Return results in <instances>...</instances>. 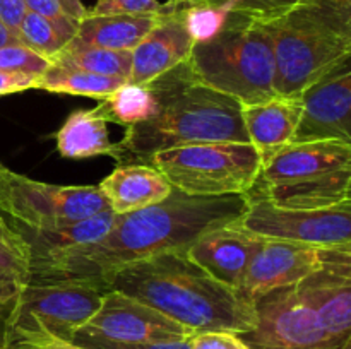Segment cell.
I'll use <instances>...</instances> for the list:
<instances>
[{"instance_id":"6","label":"cell","mask_w":351,"mask_h":349,"mask_svg":"<svg viewBox=\"0 0 351 349\" xmlns=\"http://www.w3.org/2000/svg\"><path fill=\"white\" fill-rule=\"evenodd\" d=\"M187 67L195 79L240 105L276 96L274 57L267 23L230 14L218 34L194 43Z\"/></svg>"},{"instance_id":"31","label":"cell","mask_w":351,"mask_h":349,"mask_svg":"<svg viewBox=\"0 0 351 349\" xmlns=\"http://www.w3.org/2000/svg\"><path fill=\"white\" fill-rule=\"evenodd\" d=\"M50 62L38 55L24 44L0 48V70L27 72V74H43Z\"/></svg>"},{"instance_id":"35","label":"cell","mask_w":351,"mask_h":349,"mask_svg":"<svg viewBox=\"0 0 351 349\" xmlns=\"http://www.w3.org/2000/svg\"><path fill=\"white\" fill-rule=\"evenodd\" d=\"M7 349H91L79 346L72 341L50 337V335H34V337H24L12 342Z\"/></svg>"},{"instance_id":"11","label":"cell","mask_w":351,"mask_h":349,"mask_svg":"<svg viewBox=\"0 0 351 349\" xmlns=\"http://www.w3.org/2000/svg\"><path fill=\"white\" fill-rule=\"evenodd\" d=\"M240 224L266 240L307 243L338 248L351 246L350 204L319 211L281 209L264 198H249V207Z\"/></svg>"},{"instance_id":"29","label":"cell","mask_w":351,"mask_h":349,"mask_svg":"<svg viewBox=\"0 0 351 349\" xmlns=\"http://www.w3.org/2000/svg\"><path fill=\"white\" fill-rule=\"evenodd\" d=\"M182 7L185 26L191 33L194 43L211 40L215 34L223 29V26L228 21L230 12L218 7L208 5H178Z\"/></svg>"},{"instance_id":"1","label":"cell","mask_w":351,"mask_h":349,"mask_svg":"<svg viewBox=\"0 0 351 349\" xmlns=\"http://www.w3.org/2000/svg\"><path fill=\"white\" fill-rule=\"evenodd\" d=\"M247 195L191 197L175 190L160 204L117 216L105 236L88 245L38 257L29 262V283L89 284L136 260L187 250L209 229L242 219Z\"/></svg>"},{"instance_id":"28","label":"cell","mask_w":351,"mask_h":349,"mask_svg":"<svg viewBox=\"0 0 351 349\" xmlns=\"http://www.w3.org/2000/svg\"><path fill=\"white\" fill-rule=\"evenodd\" d=\"M300 0H189L184 5H208L228 10L230 14L271 23L283 16Z\"/></svg>"},{"instance_id":"34","label":"cell","mask_w":351,"mask_h":349,"mask_svg":"<svg viewBox=\"0 0 351 349\" xmlns=\"http://www.w3.org/2000/svg\"><path fill=\"white\" fill-rule=\"evenodd\" d=\"M191 339H184V341H170V342L77 341L75 344L84 346V348H91V349H191Z\"/></svg>"},{"instance_id":"23","label":"cell","mask_w":351,"mask_h":349,"mask_svg":"<svg viewBox=\"0 0 351 349\" xmlns=\"http://www.w3.org/2000/svg\"><path fill=\"white\" fill-rule=\"evenodd\" d=\"M50 64L72 68V70H84L89 74L129 81L130 68H132V53L88 47V44L72 40L51 58Z\"/></svg>"},{"instance_id":"5","label":"cell","mask_w":351,"mask_h":349,"mask_svg":"<svg viewBox=\"0 0 351 349\" xmlns=\"http://www.w3.org/2000/svg\"><path fill=\"white\" fill-rule=\"evenodd\" d=\"M351 144L291 142L263 164L249 198L281 209L319 211L351 202Z\"/></svg>"},{"instance_id":"13","label":"cell","mask_w":351,"mask_h":349,"mask_svg":"<svg viewBox=\"0 0 351 349\" xmlns=\"http://www.w3.org/2000/svg\"><path fill=\"white\" fill-rule=\"evenodd\" d=\"M345 260H351V246L326 248L307 243L264 238L240 283L239 291L254 305L257 298L276 287L293 286L311 274Z\"/></svg>"},{"instance_id":"30","label":"cell","mask_w":351,"mask_h":349,"mask_svg":"<svg viewBox=\"0 0 351 349\" xmlns=\"http://www.w3.org/2000/svg\"><path fill=\"white\" fill-rule=\"evenodd\" d=\"M173 9V3H163L160 0H98L91 9H88L86 16H108V14L161 16Z\"/></svg>"},{"instance_id":"20","label":"cell","mask_w":351,"mask_h":349,"mask_svg":"<svg viewBox=\"0 0 351 349\" xmlns=\"http://www.w3.org/2000/svg\"><path fill=\"white\" fill-rule=\"evenodd\" d=\"M108 123L101 105L72 112L55 135L58 154L67 159L110 156L119 161V144L110 140Z\"/></svg>"},{"instance_id":"24","label":"cell","mask_w":351,"mask_h":349,"mask_svg":"<svg viewBox=\"0 0 351 349\" xmlns=\"http://www.w3.org/2000/svg\"><path fill=\"white\" fill-rule=\"evenodd\" d=\"M123 84H127L123 79L89 74L84 70H72V68L50 64L43 74L38 75L33 89L55 92V94L86 96V98H95L101 101Z\"/></svg>"},{"instance_id":"8","label":"cell","mask_w":351,"mask_h":349,"mask_svg":"<svg viewBox=\"0 0 351 349\" xmlns=\"http://www.w3.org/2000/svg\"><path fill=\"white\" fill-rule=\"evenodd\" d=\"M101 298L103 289L89 284L27 283L10 308L9 346L34 335L72 341L98 311Z\"/></svg>"},{"instance_id":"21","label":"cell","mask_w":351,"mask_h":349,"mask_svg":"<svg viewBox=\"0 0 351 349\" xmlns=\"http://www.w3.org/2000/svg\"><path fill=\"white\" fill-rule=\"evenodd\" d=\"M115 219L117 214L112 209H108V211L99 212L93 218H86L75 222H65V224L45 226V228H26V226L14 224L12 221L10 222L17 229L23 242L26 243L31 262L38 257L50 255V253L96 242L110 231Z\"/></svg>"},{"instance_id":"27","label":"cell","mask_w":351,"mask_h":349,"mask_svg":"<svg viewBox=\"0 0 351 349\" xmlns=\"http://www.w3.org/2000/svg\"><path fill=\"white\" fill-rule=\"evenodd\" d=\"M17 34L24 47L36 51L48 62L71 41L50 19L34 12H26Z\"/></svg>"},{"instance_id":"17","label":"cell","mask_w":351,"mask_h":349,"mask_svg":"<svg viewBox=\"0 0 351 349\" xmlns=\"http://www.w3.org/2000/svg\"><path fill=\"white\" fill-rule=\"evenodd\" d=\"M297 291L341 342L351 341V260L332 263L300 281Z\"/></svg>"},{"instance_id":"9","label":"cell","mask_w":351,"mask_h":349,"mask_svg":"<svg viewBox=\"0 0 351 349\" xmlns=\"http://www.w3.org/2000/svg\"><path fill=\"white\" fill-rule=\"evenodd\" d=\"M3 214L26 228L65 224L105 212L108 201L91 185H53L7 170Z\"/></svg>"},{"instance_id":"43","label":"cell","mask_w":351,"mask_h":349,"mask_svg":"<svg viewBox=\"0 0 351 349\" xmlns=\"http://www.w3.org/2000/svg\"><path fill=\"white\" fill-rule=\"evenodd\" d=\"M170 2L171 3H173V5H184V3H187L189 2V0H170Z\"/></svg>"},{"instance_id":"41","label":"cell","mask_w":351,"mask_h":349,"mask_svg":"<svg viewBox=\"0 0 351 349\" xmlns=\"http://www.w3.org/2000/svg\"><path fill=\"white\" fill-rule=\"evenodd\" d=\"M12 44H23L19 40V34L14 33L12 29H9V27L0 21V48L12 47Z\"/></svg>"},{"instance_id":"33","label":"cell","mask_w":351,"mask_h":349,"mask_svg":"<svg viewBox=\"0 0 351 349\" xmlns=\"http://www.w3.org/2000/svg\"><path fill=\"white\" fill-rule=\"evenodd\" d=\"M191 349H249L240 334L233 332H199L192 335Z\"/></svg>"},{"instance_id":"26","label":"cell","mask_w":351,"mask_h":349,"mask_svg":"<svg viewBox=\"0 0 351 349\" xmlns=\"http://www.w3.org/2000/svg\"><path fill=\"white\" fill-rule=\"evenodd\" d=\"M99 105L108 116L110 122L119 123L122 127H132L154 115L156 99L147 86L123 84L108 98L101 99Z\"/></svg>"},{"instance_id":"14","label":"cell","mask_w":351,"mask_h":349,"mask_svg":"<svg viewBox=\"0 0 351 349\" xmlns=\"http://www.w3.org/2000/svg\"><path fill=\"white\" fill-rule=\"evenodd\" d=\"M302 115L293 142L339 140L351 144V68L343 64L300 96Z\"/></svg>"},{"instance_id":"3","label":"cell","mask_w":351,"mask_h":349,"mask_svg":"<svg viewBox=\"0 0 351 349\" xmlns=\"http://www.w3.org/2000/svg\"><path fill=\"white\" fill-rule=\"evenodd\" d=\"M156 99L151 118L127 127L119 144V164H149L153 154L204 142L250 144L242 105L199 82L180 64L146 84Z\"/></svg>"},{"instance_id":"18","label":"cell","mask_w":351,"mask_h":349,"mask_svg":"<svg viewBox=\"0 0 351 349\" xmlns=\"http://www.w3.org/2000/svg\"><path fill=\"white\" fill-rule=\"evenodd\" d=\"M300 115V98L274 96L254 105H242L243 127L250 144L261 154L263 164L293 142Z\"/></svg>"},{"instance_id":"38","label":"cell","mask_w":351,"mask_h":349,"mask_svg":"<svg viewBox=\"0 0 351 349\" xmlns=\"http://www.w3.org/2000/svg\"><path fill=\"white\" fill-rule=\"evenodd\" d=\"M10 308H12V303H2L0 301V349L9 348Z\"/></svg>"},{"instance_id":"32","label":"cell","mask_w":351,"mask_h":349,"mask_svg":"<svg viewBox=\"0 0 351 349\" xmlns=\"http://www.w3.org/2000/svg\"><path fill=\"white\" fill-rule=\"evenodd\" d=\"M24 3H26L27 12H34L38 16L47 17L69 40H74L75 33H77L79 21L69 17L60 7L58 0H24Z\"/></svg>"},{"instance_id":"16","label":"cell","mask_w":351,"mask_h":349,"mask_svg":"<svg viewBox=\"0 0 351 349\" xmlns=\"http://www.w3.org/2000/svg\"><path fill=\"white\" fill-rule=\"evenodd\" d=\"M192 47L194 40L185 26L182 7L161 14L153 29L130 51L132 68L127 82L136 86L149 84L156 77L187 62Z\"/></svg>"},{"instance_id":"36","label":"cell","mask_w":351,"mask_h":349,"mask_svg":"<svg viewBox=\"0 0 351 349\" xmlns=\"http://www.w3.org/2000/svg\"><path fill=\"white\" fill-rule=\"evenodd\" d=\"M36 79V74H27V72L0 70V96L16 94V92L33 89Z\"/></svg>"},{"instance_id":"19","label":"cell","mask_w":351,"mask_h":349,"mask_svg":"<svg viewBox=\"0 0 351 349\" xmlns=\"http://www.w3.org/2000/svg\"><path fill=\"white\" fill-rule=\"evenodd\" d=\"M117 216L160 204L173 192L167 178L151 164H119L98 185Z\"/></svg>"},{"instance_id":"15","label":"cell","mask_w":351,"mask_h":349,"mask_svg":"<svg viewBox=\"0 0 351 349\" xmlns=\"http://www.w3.org/2000/svg\"><path fill=\"white\" fill-rule=\"evenodd\" d=\"M263 240L237 221L206 231L185 253L216 281L239 289Z\"/></svg>"},{"instance_id":"42","label":"cell","mask_w":351,"mask_h":349,"mask_svg":"<svg viewBox=\"0 0 351 349\" xmlns=\"http://www.w3.org/2000/svg\"><path fill=\"white\" fill-rule=\"evenodd\" d=\"M321 2L328 3V5L335 7L345 14H351V0H321Z\"/></svg>"},{"instance_id":"2","label":"cell","mask_w":351,"mask_h":349,"mask_svg":"<svg viewBox=\"0 0 351 349\" xmlns=\"http://www.w3.org/2000/svg\"><path fill=\"white\" fill-rule=\"evenodd\" d=\"M101 289H117L199 332L245 334L256 325V310L239 289L219 283L192 262L185 250L158 253L113 270Z\"/></svg>"},{"instance_id":"39","label":"cell","mask_w":351,"mask_h":349,"mask_svg":"<svg viewBox=\"0 0 351 349\" xmlns=\"http://www.w3.org/2000/svg\"><path fill=\"white\" fill-rule=\"evenodd\" d=\"M58 3L64 9V12L75 21L84 19L86 12H88V7L82 3V0H58Z\"/></svg>"},{"instance_id":"44","label":"cell","mask_w":351,"mask_h":349,"mask_svg":"<svg viewBox=\"0 0 351 349\" xmlns=\"http://www.w3.org/2000/svg\"><path fill=\"white\" fill-rule=\"evenodd\" d=\"M343 349H351V342H350L348 346H345V348H343Z\"/></svg>"},{"instance_id":"40","label":"cell","mask_w":351,"mask_h":349,"mask_svg":"<svg viewBox=\"0 0 351 349\" xmlns=\"http://www.w3.org/2000/svg\"><path fill=\"white\" fill-rule=\"evenodd\" d=\"M9 168L3 166L0 163V233H7L12 229V222L10 219L3 214V209H2V201H3V188H5V174Z\"/></svg>"},{"instance_id":"4","label":"cell","mask_w":351,"mask_h":349,"mask_svg":"<svg viewBox=\"0 0 351 349\" xmlns=\"http://www.w3.org/2000/svg\"><path fill=\"white\" fill-rule=\"evenodd\" d=\"M267 27L273 40L274 91L281 98H300L308 86L351 58V14L321 0H300Z\"/></svg>"},{"instance_id":"10","label":"cell","mask_w":351,"mask_h":349,"mask_svg":"<svg viewBox=\"0 0 351 349\" xmlns=\"http://www.w3.org/2000/svg\"><path fill=\"white\" fill-rule=\"evenodd\" d=\"M256 325L240 334L249 349H343L297 286L276 287L254 303Z\"/></svg>"},{"instance_id":"25","label":"cell","mask_w":351,"mask_h":349,"mask_svg":"<svg viewBox=\"0 0 351 349\" xmlns=\"http://www.w3.org/2000/svg\"><path fill=\"white\" fill-rule=\"evenodd\" d=\"M29 283V252L17 229L0 233V301L12 303Z\"/></svg>"},{"instance_id":"7","label":"cell","mask_w":351,"mask_h":349,"mask_svg":"<svg viewBox=\"0 0 351 349\" xmlns=\"http://www.w3.org/2000/svg\"><path fill=\"white\" fill-rule=\"evenodd\" d=\"M151 166L171 188L191 197L247 195L263 170L252 144L204 142L173 147L153 154Z\"/></svg>"},{"instance_id":"12","label":"cell","mask_w":351,"mask_h":349,"mask_svg":"<svg viewBox=\"0 0 351 349\" xmlns=\"http://www.w3.org/2000/svg\"><path fill=\"white\" fill-rule=\"evenodd\" d=\"M195 335L191 328L117 289L103 291L98 311L72 337L77 341L170 342Z\"/></svg>"},{"instance_id":"37","label":"cell","mask_w":351,"mask_h":349,"mask_svg":"<svg viewBox=\"0 0 351 349\" xmlns=\"http://www.w3.org/2000/svg\"><path fill=\"white\" fill-rule=\"evenodd\" d=\"M27 9L24 0H0V21L14 33L19 31Z\"/></svg>"},{"instance_id":"22","label":"cell","mask_w":351,"mask_h":349,"mask_svg":"<svg viewBox=\"0 0 351 349\" xmlns=\"http://www.w3.org/2000/svg\"><path fill=\"white\" fill-rule=\"evenodd\" d=\"M160 16H136V14H108L86 16L79 21L74 40L88 47L115 51H132L139 41L149 33Z\"/></svg>"}]
</instances>
